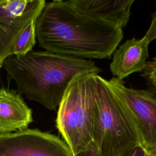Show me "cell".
Instances as JSON below:
<instances>
[{"label":"cell","mask_w":156,"mask_h":156,"mask_svg":"<svg viewBox=\"0 0 156 156\" xmlns=\"http://www.w3.org/2000/svg\"><path fill=\"white\" fill-rule=\"evenodd\" d=\"M36 38L46 51L80 58H109L122 28L82 14L68 1L46 2L35 20Z\"/></svg>","instance_id":"cell-1"},{"label":"cell","mask_w":156,"mask_h":156,"mask_svg":"<svg viewBox=\"0 0 156 156\" xmlns=\"http://www.w3.org/2000/svg\"><path fill=\"white\" fill-rule=\"evenodd\" d=\"M9 80L18 93L50 110L60 106L66 90L78 74H98L102 69L90 59L45 51H32L23 56L10 55L3 62Z\"/></svg>","instance_id":"cell-2"},{"label":"cell","mask_w":156,"mask_h":156,"mask_svg":"<svg viewBox=\"0 0 156 156\" xmlns=\"http://www.w3.org/2000/svg\"><path fill=\"white\" fill-rule=\"evenodd\" d=\"M93 143L101 156H121L141 144L133 116L107 80L94 76Z\"/></svg>","instance_id":"cell-3"},{"label":"cell","mask_w":156,"mask_h":156,"mask_svg":"<svg viewBox=\"0 0 156 156\" xmlns=\"http://www.w3.org/2000/svg\"><path fill=\"white\" fill-rule=\"evenodd\" d=\"M96 74L83 73L76 75L58 108L57 127L74 156L93 143Z\"/></svg>","instance_id":"cell-4"},{"label":"cell","mask_w":156,"mask_h":156,"mask_svg":"<svg viewBox=\"0 0 156 156\" xmlns=\"http://www.w3.org/2000/svg\"><path fill=\"white\" fill-rule=\"evenodd\" d=\"M111 88L130 111L140 144L148 151L156 150V93L149 89L127 87L115 77L107 80Z\"/></svg>","instance_id":"cell-5"},{"label":"cell","mask_w":156,"mask_h":156,"mask_svg":"<svg viewBox=\"0 0 156 156\" xmlns=\"http://www.w3.org/2000/svg\"><path fill=\"white\" fill-rule=\"evenodd\" d=\"M0 156H74L55 135L26 129L0 135Z\"/></svg>","instance_id":"cell-6"},{"label":"cell","mask_w":156,"mask_h":156,"mask_svg":"<svg viewBox=\"0 0 156 156\" xmlns=\"http://www.w3.org/2000/svg\"><path fill=\"white\" fill-rule=\"evenodd\" d=\"M46 2L44 0L0 1V68L10 56L18 36L38 17Z\"/></svg>","instance_id":"cell-7"},{"label":"cell","mask_w":156,"mask_h":156,"mask_svg":"<svg viewBox=\"0 0 156 156\" xmlns=\"http://www.w3.org/2000/svg\"><path fill=\"white\" fill-rule=\"evenodd\" d=\"M149 41L143 37L127 40L119 46L113 53L110 65L112 74L122 80L131 74L141 73L144 69L149 57Z\"/></svg>","instance_id":"cell-8"},{"label":"cell","mask_w":156,"mask_h":156,"mask_svg":"<svg viewBox=\"0 0 156 156\" xmlns=\"http://www.w3.org/2000/svg\"><path fill=\"white\" fill-rule=\"evenodd\" d=\"M69 4L79 12L119 27L129 21L133 0H70Z\"/></svg>","instance_id":"cell-9"},{"label":"cell","mask_w":156,"mask_h":156,"mask_svg":"<svg viewBox=\"0 0 156 156\" xmlns=\"http://www.w3.org/2000/svg\"><path fill=\"white\" fill-rule=\"evenodd\" d=\"M32 110L13 90L0 88V135L28 129Z\"/></svg>","instance_id":"cell-10"},{"label":"cell","mask_w":156,"mask_h":156,"mask_svg":"<svg viewBox=\"0 0 156 156\" xmlns=\"http://www.w3.org/2000/svg\"><path fill=\"white\" fill-rule=\"evenodd\" d=\"M35 20H32L18 36L11 49L10 56H23L32 51L37 40Z\"/></svg>","instance_id":"cell-11"},{"label":"cell","mask_w":156,"mask_h":156,"mask_svg":"<svg viewBox=\"0 0 156 156\" xmlns=\"http://www.w3.org/2000/svg\"><path fill=\"white\" fill-rule=\"evenodd\" d=\"M141 76L145 80L148 89L156 93V56L147 62Z\"/></svg>","instance_id":"cell-12"},{"label":"cell","mask_w":156,"mask_h":156,"mask_svg":"<svg viewBox=\"0 0 156 156\" xmlns=\"http://www.w3.org/2000/svg\"><path fill=\"white\" fill-rule=\"evenodd\" d=\"M150 43L156 39V11L152 15V21L147 31L144 36Z\"/></svg>","instance_id":"cell-13"},{"label":"cell","mask_w":156,"mask_h":156,"mask_svg":"<svg viewBox=\"0 0 156 156\" xmlns=\"http://www.w3.org/2000/svg\"><path fill=\"white\" fill-rule=\"evenodd\" d=\"M150 151H147L141 144L136 146L121 156H149Z\"/></svg>","instance_id":"cell-14"},{"label":"cell","mask_w":156,"mask_h":156,"mask_svg":"<svg viewBox=\"0 0 156 156\" xmlns=\"http://www.w3.org/2000/svg\"><path fill=\"white\" fill-rule=\"evenodd\" d=\"M149 156H156V150L153 151H150Z\"/></svg>","instance_id":"cell-15"}]
</instances>
